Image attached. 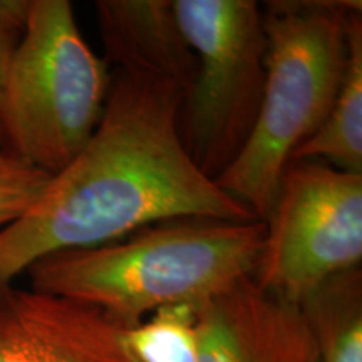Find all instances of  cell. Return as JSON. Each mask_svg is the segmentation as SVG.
<instances>
[{"instance_id": "1", "label": "cell", "mask_w": 362, "mask_h": 362, "mask_svg": "<svg viewBox=\"0 0 362 362\" xmlns=\"http://www.w3.org/2000/svg\"><path fill=\"white\" fill-rule=\"evenodd\" d=\"M183 98L168 79L119 71L86 146L0 230V284L52 253L115 242L160 221L259 220L188 155Z\"/></svg>"}, {"instance_id": "2", "label": "cell", "mask_w": 362, "mask_h": 362, "mask_svg": "<svg viewBox=\"0 0 362 362\" xmlns=\"http://www.w3.org/2000/svg\"><path fill=\"white\" fill-rule=\"evenodd\" d=\"M264 238L260 220L175 218L52 253L27 274L34 291L93 305L133 327L161 307H200L253 277Z\"/></svg>"}, {"instance_id": "3", "label": "cell", "mask_w": 362, "mask_h": 362, "mask_svg": "<svg viewBox=\"0 0 362 362\" xmlns=\"http://www.w3.org/2000/svg\"><path fill=\"white\" fill-rule=\"evenodd\" d=\"M265 84L245 144L216 185L265 221L293 153L327 117L341 88L361 2L282 0L262 7Z\"/></svg>"}, {"instance_id": "4", "label": "cell", "mask_w": 362, "mask_h": 362, "mask_svg": "<svg viewBox=\"0 0 362 362\" xmlns=\"http://www.w3.org/2000/svg\"><path fill=\"white\" fill-rule=\"evenodd\" d=\"M111 81L71 2L30 0L0 94V129L11 153L51 176L66 168L96 131Z\"/></svg>"}, {"instance_id": "5", "label": "cell", "mask_w": 362, "mask_h": 362, "mask_svg": "<svg viewBox=\"0 0 362 362\" xmlns=\"http://www.w3.org/2000/svg\"><path fill=\"white\" fill-rule=\"evenodd\" d=\"M198 59L181 104L180 131L198 168L216 178L245 144L265 84L267 39L253 0H173Z\"/></svg>"}, {"instance_id": "6", "label": "cell", "mask_w": 362, "mask_h": 362, "mask_svg": "<svg viewBox=\"0 0 362 362\" xmlns=\"http://www.w3.org/2000/svg\"><path fill=\"white\" fill-rule=\"evenodd\" d=\"M253 280L298 305L325 280L361 267L362 175L293 161L280 180Z\"/></svg>"}, {"instance_id": "7", "label": "cell", "mask_w": 362, "mask_h": 362, "mask_svg": "<svg viewBox=\"0 0 362 362\" xmlns=\"http://www.w3.org/2000/svg\"><path fill=\"white\" fill-rule=\"evenodd\" d=\"M126 329L93 305L0 284V362H133Z\"/></svg>"}, {"instance_id": "8", "label": "cell", "mask_w": 362, "mask_h": 362, "mask_svg": "<svg viewBox=\"0 0 362 362\" xmlns=\"http://www.w3.org/2000/svg\"><path fill=\"white\" fill-rule=\"evenodd\" d=\"M198 362H319L298 305L252 277L198 307Z\"/></svg>"}, {"instance_id": "9", "label": "cell", "mask_w": 362, "mask_h": 362, "mask_svg": "<svg viewBox=\"0 0 362 362\" xmlns=\"http://www.w3.org/2000/svg\"><path fill=\"white\" fill-rule=\"evenodd\" d=\"M96 12L107 62L168 79L188 93L198 59L181 33L173 0H101Z\"/></svg>"}, {"instance_id": "10", "label": "cell", "mask_w": 362, "mask_h": 362, "mask_svg": "<svg viewBox=\"0 0 362 362\" xmlns=\"http://www.w3.org/2000/svg\"><path fill=\"white\" fill-rule=\"evenodd\" d=\"M327 160L334 168L362 175V17L352 21L346 71L327 117L293 153L292 161Z\"/></svg>"}, {"instance_id": "11", "label": "cell", "mask_w": 362, "mask_h": 362, "mask_svg": "<svg viewBox=\"0 0 362 362\" xmlns=\"http://www.w3.org/2000/svg\"><path fill=\"white\" fill-rule=\"evenodd\" d=\"M319 362H362L361 267L334 275L298 304Z\"/></svg>"}, {"instance_id": "12", "label": "cell", "mask_w": 362, "mask_h": 362, "mask_svg": "<svg viewBox=\"0 0 362 362\" xmlns=\"http://www.w3.org/2000/svg\"><path fill=\"white\" fill-rule=\"evenodd\" d=\"M124 349L133 362H198V307L166 305L124 330Z\"/></svg>"}, {"instance_id": "13", "label": "cell", "mask_w": 362, "mask_h": 362, "mask_svg": "<svg viewBox=\"0 0 362 362\" xmlns=\"http://www.w3.org/2000/svg\"><path fill=\"white\" fill-rule=\"evenodd\" d=\"M51 175L13 153H0V230L16 221L37 200Z\"/></svg>"}, {"instance_id": "14", "label": "cell", "mask_w": 362, "mask_h": 362, "mask_svg": "<svg viewBox=\"0 0 362 362\" xmlns=\"http://www.w3.org/2000/svg\"><path fill=\"white\" fill-rule=\"evenodd\" d=\"M30 0H0V94L17 44L25 27Z\"/></svg>"}, {"instance_id": "15", "label": "cell", "mask_w": 362, "mask_h": 362, "mask_svg": "<svg viewBox=\"0 0 362 362\" xmlns=\"http://www.w3.org/2000/svg\"><path fill=\"white\" fill-rule=\"evenodd\" d=\"M2 146H4V136H2V129H0V153H2Z\"/></svg>"}]
</instances>
